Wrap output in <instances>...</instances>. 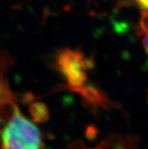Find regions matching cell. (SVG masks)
Instances as JSON below:
<instances>
[{
	"label": "cell",
	"instance_id": "5",
	"mask_svg": "<svg viewBox=\"0 0 148 149\" xmlns=\"http://www.w3.org/2000/svg\"><path fill=\"white\" fill-rule=\"evenodd\" d=\"M140 30L142 36V44L148 54V11H143L141 15Z\"/></svg>",
	"mask_w": 148,
	"mask_h": 149
},
{
	"label": "cell",
	"instance_id": "1",
	"mask_svg": "<svg viewBox=\"0 0 148 149\" xmlns=\"http://www.w3.org/2000/svg\"><path fill=\"white\" fill-rule=\"evenodd\" d=\"M2 149H45L40 130L13 105L9 120L1 132Z\"/></svg>",
	"mask_w": 148,
	"mask_h": 149
},
{
	"label": "cell",
	"instance_id": "6",
	"mask_svg": "<svg viewBox=\"0 0 148 149\" xmlns=\"http://www.w3.org/2000/svg\"><path fill=\"white\" fill-rule=\"evenodd\" d=\"M139 6H141L144 11H148V0H135Z\"/></svg>",
	"mask_w": 148,
	"mask_h": 149
},
{
	"label": "cell",
	"instance_id": "2",
	"mask_svg": "<svg viewBox=\"0 0 148 149\" xmlns=\"http://www.w3.org/2000/svg\"><path fill=\"white\" fill-rule=\"evenodd\" d=\"M55 66L67 82L66 88H77L85 84L93 60L78 49H63L57 54Z\"/></svg>",
	"mask_w": 148,
	"mask_h": 149
},
{
	"label": "cell",
	"instance_id": "3",
	"mask_svg": "<svg viewBox=\"0 0 148 149\" xmlns=\"http://www.w3.org/2000/svg\"><path fill=\"white\" fill-rule=\"evenodd\" d=\"M66 88V87H65ZM69 90L74 91L81 95L88 104L94 106V108H109L112 107L113 104L108 97L105 95L103 92L91 86H82L77 88H66Z\"/></svg>",
	"mask_w": 148,
	"mask_h": 149
},
{
	"label": "cell",
	"instance_id": "4",
	"mask_svg": "<svg viewBox=\"0 0 148 149\" xmlns=\"http://www.w3.org/2000/svg\"><path fill=\"white\" fill-rule=\"evenodd\" d=\"M33 120L37 123H43L49 119V113L46 106L42 102H33L30 106Z\"/></svg>",
	"mask_w": 148,
	"mask_h": 149
}]
</instances>
